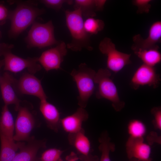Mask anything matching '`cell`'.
I'll return each instance as SVG.
<instances>
[{"instance_id":"cell-1","label":"cell","mask_w":161,"mask_h":161,"mask_svg":"<svg viewBox=\"0 0 161 161\" xmlns=\"http://www.w3.org/2000/svg\"><path fill=\"white\" fill-rule=\"evenodd\" d=\"M66 26L72 37L71 41L66 45L67 47L73 51H80L83 48L91 51L90 35L87 33L84 27L81 12L79 8L74 10H65Z\"/></svg>"},{"instance_id":"cell-2","label":"cell","mask_w":161,"mask_h":161,"mask_svg":"<svg viewBox=\"0 0 161 161\" xmlns=\"http://www.w3.org/2000/svg\"><path fill=\"white\" fill-rule=\"evenodd\" d=\"M44 12V10L38 8L33 3H18L16 8L9 12L8 18L11 22L10 36L13 38L18 36Z\"/></svg>"},{"instance_id":"cell-3","label":"cell","mask_w":161,"mask_h":161,"mask_svg":"<svg viewBox=\"0 0 161 161\" xmlns=\"http://www.w3.org/2000/svg\"><path fill=\"white\" fill-rule=\"evenodd\" d=\"M96 72L84 63L80 64L77 69L71 73L78 89V104L80 107L85 108L95 89V77Z\"/></svg>"},{"instance_id":"cell-4","label":"cell","mask_w":161,"mask_h":161,"mask_svg":"<svg viewBox=\"0 0 161 161\" xmlns=\"http://www.w3.org/2000/svg\"><path fill=\"white\" fill-rule=\"evenodd\" d=\"M13 47L12 44H0V56L4 57V70L16 73L27 69L29 73L34 75L41 70L38 58H24L17 56L12 52Z\"/></svg>"},{"instance_id":"cell-5","label":"cell","mask_w":161,"mask_h":161,"mask_svg":"<svg viewBox=\"0 0 161 161\" xmlns=\"http://www.w3.org/2000/svg\"><path fill=\"white\" fill-rule=\"evenodd\" d=\"M111 73L108 69L100 68L96 72L95 81L98 88L96 96L98 99L108 100L114 109L120 112L124 107L125 103L120 100L117 87L111 78Z\"/></svg>"},{"instance_id":"cell-6","label":"cell","mask_w":161,"mask_h":161,"mask_svg":"<svg viewBox=\"0 0 161 161\" xmlns=\"http://www.w3.org/2000/svg\"><path fill=\"white\" fill-rule=\"evenodd\" d=\"M26 41L29 47L39 48L58 44L60 42L55 38L54 27L51 20L44 24L34 22Z\"/></svg>"},{"instance_id":"cell-7","label":"cell","mask_w":161,"mask_h":161,"mask_svg":"<svg viewBox=\"0 0 161 161\" xmlns=\"http://www.w3.org/2000/svg\"><path fill=\"white\" fill-rule=\"evenodd\" d=\"M99 49L107 57V66L110 71L117 73L131 63V55L118 51L115 44L109 38L105 37L100 42Z\"/></svg>"},{"instance_id":"cell-8","label":"cell","mask_w":161,"mask_h":161,"mask_svg":"<svg viewBox=\"0 0 161 161\" xmlns=\"http://www.w3.org/2000/svg\"><path fill=\"white\" fill-rule=\"evenodd\" d=\"M66 45L64 41L60 42L57 46L44 52L38 61L47 72L61 69V65L67 53Z\"/></svg>"},{"instance_id":"cell-9","label":"cell","mask_w":161,"mask_h":161,"mask_svg":"<svg viewBox=\"0 0 161 161\" xmlns=\"http://www.w3.org/2000/svg\"><path fill=\"white\" fill-rule=\"evenodd\" d=\"M160 78L156 72L154 67L144 64L140 65L137 69L130 81V85L134 89L140 86L147 85L156 88L159 85Z\"/></svg>"},{"instance_id":"cell-10","label":"cell","mask_w":161,"mask_h":161,"mask_svg":"<svg viewBox=\"0 0 161 161\" xmlns=\"http://www.w3.org/2000/svg\"><path fill=\"white\" fill-rule=\"evenodd\" d=\"M16 85L21 94L35 96L41 100H47V96L42 86L41 80L29 72L24 73L16 81Z\"/></svg>"},{"instance_id":"cell-11","label":"cell","mask_w":161,"mask_h":161,"mask_svg":"<svg viewBox=\"0 0 161 161\" xmlns=\"http://www.w3.org/2000/svg\"><path fill=\"white\" fill-rule=\"evenodd\" d=\"M161 22L157 21L151 26L148 35L143 38L140 34L134 36L133 38L134 44L131 48L134 52L139 50L152 48H159L157 43L161 41Z\"/></svg>"},{"instance_id":"cell-12","label":"cell","mask_w":161,"mask_h":161,"mask_svg":"<svg viewBox=\"0 0 161 161\" xmlns=\"http://www.w3.org/2000/svg\"><path fill=\"white\" fill-rule=\"evenodd\" d=\"M16 120V133L14 140L19 141L27 140L34 126V120L29 109L20 106Z\"/></svg>"},{"instance_id":"cell-13","label":"cell","mask_w":161,"mask_h":161,"mask_svg":"<svg viewBox=\"0 0 161 161\" xmlns=\"http://www.w3.org/2000/svg\"><path fill=\"white\" fill-rule=\"evenodd\" d=\"M16 80L9 72L6 71L0 76V86L4 105L14 104L18 111L20 107V100L16 95L14 89Z\"/></svg>"},{"instance_id":"cell-14","label":"cell","mask_w":161,"mask_h":161,"mask_svg":"<svg viewBox=\"0 0 161 161\" xmlns=\"http://www.w3.org/2000/svg\"><path fill=\"white\" fill-rule=\"evenodd\" d=\"M129 159H136L139 161H152L150 146L144 142L143 138H129L126 144Z\"/></svg>"},{"instance_id":"cell-15","label":"cell","mask_w":161,"mask_h":161,"mask_svg":"<svg viewBox=\"0 0 161 161\" xmlns=\"http://www.w3.org/2000/svg\"><path fill=\"white\" fill-rule=\"evenodd\" d=\"M88 117L89 114L85 108L79 107L73 114L61 119L60 125L69 134L76 133L83 129L82 124Z\"/></svg>"},{"instance_id":"cell-16","label":"cell","mask_w":161,"mask_h":161,"mask_svg":"<svg viewBox=\"0 0 161 161\" xmlns=\"http://www.w3.org/2000/svg\"><path fill=\"white\" fill-rule=\"evenodd\" d=\"M40 110L49 126L57 131L60 125V113L57 108L47 101H40Z\"/></svg>"},{"instance_id":"cell-17","label":"cell","mask_w":161,"mask_h":161,"mask_svg":"<svg viewBox=\"0 0 161 161\" xmlns=\"http://www.w3.org/2000/svg\"><path fill=\"white\" fill-rule=\"evenodd\" d=\"M68 140L69 143L81 155H87L89 154L90 142L83 129L77 132L69 134Z\"/></svg>"},{"instance_id":"cell-18","label":"cell","mask_w":161,"mask_h":161,"mask_svg":"<svg viewBox=\"0 0 161 161\" xmlns=\"http://www.w3.org/2000/svg\"><path fill=\"white\" fill-rule=\"evenodd\" d=\"M1 149L0 161H11L18 148L23 145V143H15L13 140L10 139L0 133Z\"/></svg>"},{"instance_id":"cell-19","label":"cell","mask_w":161,"mask_h":161,"mask_svg":"<svg viewBox=\"0 0 161 161\" xmlns=\"http://www.w3.org/2000/svg\"><path fill=\"white\" fill-rule=\"evenodd\" d=\"M14 129L13 116L9 110L8 106L4 105L0 117V133L10 139L13 140Z\"/></svg>"},{"instance_id":"cell-20","label":"cell","mask_w":161,"mask_h":161,"mask_svg":"<svg viewBox=\"0 0 161 161\" xmlns=\"http://www.w3.org/2000/svg\"><path fill=\"white\" fill-rule=\"evenodd\" d=\"M159 48L139 50L134 52L143 61V64L154 67L161 61V54Z\"/></svg>"},{"instance_id":"cell-21","label":"cell","mask_w":161,"mask_h":161,"mask_svg":"<svg viewBox=\"0 0 161 161\" xmlns=\"http://www.w3.org/2000/svg\"><path fill=\"white\" fill-rule=\"evenodd\" d=\"M99 141L100 143L99 149L101 153L100 161H111L110 152L114 151L115 145L111 141L110 138L106 131L101 134Z\"/></svg>"},{"instance_id":"cell-22","label":"cell","mask_w":161,"mask_h":161,"mask_svg":"<svg viewBox=\"0 0 161 161\" xmlns=\"http://www.w3.org/2000/svg\"><path fill=\"white\" fill-rule=\"evenodd\" d=\"M39 148L38 145H23L11 161H35Z\"/></svg>"},{"instance_id":"cell-23","label":"cell","mask_w":161,"mask_h":161,"mask_svg":"<svg viewBox=\"0 0 161 161\" xmlns=\"http://www.w3.org/2000/svg\"><path fill=\"white\" fill-rule=\"evenodd\" d=\"M74 8H79L81 12L82 16L88 18L96 16L95 0H75Z\"/></svg>"},{"instance_id":"cell-24","label":"cell","mask_w":161,"mask_h":161,"mask_svg":"<svg viewBox=\"0 0 161 161\" xmlns=\"http://www.w3.org/2000/svg\"><path fill=\"white\" fill-rule=\"evenodd\" d=\"M128 129L130 137L136 138H143L146 131L144 124L137 120H133L130 121Z\"/></svg>"},{"instance_id":"cell-25","label":"cell","mask_w":161,"mask_h":161,"mask_svg":"<svg viewBox=\"0 0 161 161\" xmlns=\"http://www.w3.org/2000/svg\"><path fill=\"white\" fill-rule=\"evenodd\" d=\"M105 24L100 19L89 17L84 21V27L86 32L89 35H96L103 29Z\"/></svg>"},{"instance_id":"cell-26","label":"cell","mask_w":161,"mask_h":161,"mask_svg":"<svg viewBox=\"0 0 161 161\" xmlns=\"http://www.w3.org/2000/svg\"><path fill=\"white\" fill-rule=\"evenodd\" d=\"M63 153V151L57 148L49 149L42 154L41 161H62L61 156Z\"/></svg>"},{"instance_id":"cell-27","label":"cell","mask_w":161,"mask_h":161,"mask_svg":"<svg viewBox=\"0 0 161 161\" xmlns=\"http://www.w3.org/2000/svg\"><path fill=\"white\" fill-rule=\"evenodd\" d=\"M40 2L48 8L52 9L57 11L59 10L65 3L69 4H72L73 0H43Z\"/></svg>"},{"instance_id":"cell-28","label":"cell","mask_w":161,"mask_h":161,"mask_svg":"<svg viewBox=\"0 0 161 161\" xmlns=\"http://www.w3.org/2000/svg\"><path fill=\"white\" fill-rule=\"evenodd\" d=\"M150 0H134L132 1L133 4L137 7V13H147L151 7Z\"/></svg>"},{"instance_id":"cell-29","label":"cell","mask_w":161,"mask_h":161,"mask_svg":"<svg viewBox=\"0 0 161 161\" xmlns=\"http://www.w3.org/2000/svg\"><path fill=\"white\" fill-rule=\"evenodd\" d=\"M154 116L153 123L154 126L157 129H161V109L160 107L153 108L151 111Z\"/></svg>"},{"instance_id":"cell-30","label":"cell","mask_w":161,"mask_h":161,"mask_svg":"<svg viewBox=\"0 0 161 161\" xmlns=\"http://www.w3.org/2000/svg\"><path fill=\"white\" fill-rule=\"evenodd\" d=\"M148 142L149 144L151 145L154 142L160 144L161 143V138L155 132H152L150 133L147 137Z\"/></svg>"},{"instance_id":"cell-31","label":"cell","mask_w":161,"mask_h":161,"mask_svg":"<svg viewBox=\"0 0 161 161\" xmlns=\"http://www.w3.org/2000/svg\"><path fill=\"white\" fill-rule=\"evenodd\" d=\"M9 12L4 6L0 4V21H4L8 18Z\"/></svg>"},{"instance_id":"cell-32","label":"cell","mask_w":161,"mask_h":161,"mask_svg":"<svg viewBox=\"0 0 161 161\" xmlns=\"http://www.w3.org/2000/svg\"><path fill=\"white\" fill-rule=\"evenodd\" d=\"M79 159L82 161H98V157L97 156L92 155L89 154L87 155H80Z\"/></svg>"},{"instance_id":"cell-33","label":"cell","mask_w":161,"mask_h":161,"mask_svg":"<svg viewBox=\"0 0 161 161\" xmlns=\"http://www.w3.org/2000/svg\"><path fill=\"white\" fill-rule=\"evenodd\" d=\"M106 1L105 0H95L96 11L102 10Z\"/></svg>"},{"instance_id":"cell-34","label":"cell","mask_w":161,"mask_h":161,"mask_svg":"<svg viewBox=\"0 0 161 161\" xmlns=\"http://www.w3.org/2000/svg\"><path fill=\"white\" fill-rule=\"evenodd\" d=\"M79 159V157L74 152H72L66 157V161H77Z\"/></svg>"},{"instance_id":"cell-35","label":"cell","mask_w":161,"mask_h":161,"mask_svg":"<svg viewBox=\"0 0 161 161\" xmlns=\"http://www.w3.org/2000/svg\"><path fill=\"white\" fill-rule=\"evenodd\" d=\"M4 62L3 60H0V71L2 67L4 66Z\"/></svg>"},{"instance_id":"cell-36","label":"cell","mask_w":161,"mask_h":161,"mask_svg":"<svg viewBox=\"0 0 161 161\" xmlns=\"http://www.w3.org/2000/svg\"><path fill=\"white\" fill-rule=\"evenodd\" d=\"M129 161H139L136 159L132 158L129 159Z\"/></svg>"},{"instance_id":"cell-37","label":"cell","mask_w":161,"mask_h":161,"mask_svg":"<svg viewBox=\"0 0 161 161\" xmlns=\"http://www.w3.org/2000/svg\"><path fill=\"white\" fill-rule=\"evenodd\" d=\"M1 35V34L0 32V36Z\"/></svg>"}]
</instances>
